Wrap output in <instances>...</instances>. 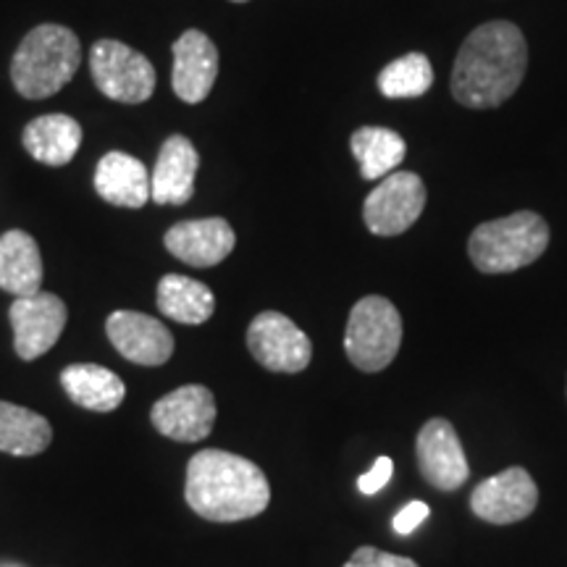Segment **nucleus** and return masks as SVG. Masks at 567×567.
Listing matches in <instances>:
<instances>
[{"instance_id":"f257e3e1","label":"nucleus","mask_w":567,"mask_h":567,"mask_svg":"<svg viewBox=\"0 0 567 567\" xmlns=\"http://www.w3.org/2000/svg\"><path fill=\"white\" fill-rule=\"evenodd\" d=\"M528 48L513 21H488L467 34L452 69V95L467 109H496L520 87Z\"/></svg>"},{"instance_id":"f03ea898","label":"nucleus","mask_w":567,"mask_h":567,"mask_svg":"<svg viewBox=\"0 0 567 567\" xmlns=\"http://www.w3.org/2000/svg\"><path fill=\"white\" fill-rule=\"evenodd\" d=\"M184 499L210 523H237L260 515L271 502L266 473L247 457L200 450L187 465Z\"/></svg>"},{"instance_id":"7ed1b4c3","label":"nucleus","mask_w":567,"mask_h":567,"mask_svg":"<svg viewBox=\"0 0 567 567\" xmlns=\"http://www.w3.org/2000/svg\"><path fill=\"white\" fill-rule=\"evenodd\" d=\"M82 63L80 38L63 24H40L19 42L11 82L27 101H45L74 80Z\"/></svg>"},{"instance_id":"20e7f679","label":"nucleus","mask_w":567,"mask_h":567,"mask_svg":"<svg viewBox=\"0 0 567 567\" xmlns=\"http://www.w3.org/2000/svg\"><path fill=\"white\" fill-rule=\"evenodd\" d=\"M547 245V221L534 210H517L481 224L467 239V252L481 274H513L542 258Z\"/></svg>"},{"instance_id":"39448f33","label":"nucleus","mask_w":567,"mask_h":567,"mask_svg":"<svg viewBox=\"0 0 567 567\" xmlns=\"http://www.w3.org/2000/svg\"><path fill=\"white\" fill-rule=\"evenodd\" d=\"M402 318L386 297L371 295L354 302L344 331V352L365 373L384 371L400 352Z\"/></svg>"},{"instance_id":"423d86ee","label":"nucleus","mask_w":567,"mask_h":567,"mask_svg":"<svg viewBox=\"0 0 567 567\" xmlns=\"http://www.w3.org/2000/svg\"><path fill=\"white\" fill-rule=\"evenodd\" d=\"M90 71L95 87L124 105L151 101L158 82L153 63L118 40H97L90 48Z\"/></svg>"},{"instance_id":"0eeeda50","label":"nucleus","mask_w":567,"mask_h":567,"mask_svg":"<svg viewBox=\"0 0 567 567\" xmlns=\"http://www.w3.org/2000/svg\"><path fill=\"white\" fill-rule=\"evenodd\" d=\"M425 208V184L413 172H392L365 197L363 221L375 237H396L413 226Z\"/></svg>"},{"instance_id":"6e6552de","label":"nucleus","mask_w":567,"mask_h":567,"mask_svg":"<svg viewBox=\"0 0 567 567\" xmlns=\"http://www.w3.org/2000/svg\"><path fill=\"white\" fill-rule=\"evenodd\" d=\"M247 350L274 373H300L310 365L313 344L292 318L276 310L255 316L247 329Z\"/></svg>"},{"instance_id":"1a4fd4ad","label":"nucleus","mask_w":567,"mask_h":567,"mask_svg":"<svg viewBox=\"0 0 567 567\" xmlns=\"http://www.w3.org/2000/svg\"><path fill=\"white\" fill-rule=\"evenodd\" d=\"M9 321L13 326V350L19 358L38 360L61 339L69 310L59 295L38 292L17 297L9 310Z\"/></svg>"},{"instance_id":"9d476101","label":"nucleus","mask_w":567,"mask_h":567,"mask_svg":"<svg viewBox=\"0 0 567 567\" xmlns=\"http://www.w3.org/2000/svg\"><path fill=\"white\" fill-rule=\"evenodd\" d=\"M151 421L158 434L174 442H203L216 423V396L203 384L179 386L155 402Z\"/></svg>"},{"instance_id":"9b49d317","label":"nucleus","mask_w":567,"mask_h":567,"mask_svg":"<svg viewBox=\"0 0 567 567\" xmlns=\"http://www.w3.org/2000/svg\"><path fill=\"white\" fill-rule=\"evenodd\" d=\"M538 505V488L526 467H507L481 481L471 494V509L494 526L526 520Z\"/></svg>"},{"instance_id":"f8f14e48","label":"nucleus","mask_w":567,"mask_h":567,"mask_svg":"<svg viewBox=\"0 0 567 567\" xmlns=\"http://www.w3.org/2000/svg\"><path fill=\"white\" fill-rule=\"evenodd\" d=\"M415 455L423 478L439 492H455L471 478V467H467L455 425L444 417H431L423 425L415 442Z\"/></svg>"},{"instance_id":"ddd939ff","label":"nucleus","mask_w":567,"mask_h":567,"mask_svg":"<svg viewBox=\"0 0 567 567\" xmlns=\"http://www.w3.org/2000/svg\"><path fill=\"white\" fill-rule=\"evenodd\" d=\"M105 334L116 352L137 365H163L174 354V334L158 318L137 310H116L105 321Z\"/></svg>"},{"instance_id":"4468645a","label":"nucleus","mask_w":567,"mask_h":567,"mask_svg":"<svg viewBox=\"0 0 567 567\" xmlns=\"http://www.w3.org/2000/svg\"><path fill=\"white\" fill-rule=\"evenodd\" d=\"M163 245L182 264L210 268L229 258L237 245V234L226 218H195L174 224L163 237Z\"/></svg>"},{"instance_id":"2eb2a0df","label":"nucleus","mask_w":567,"mask_h":567,"mask_svg":"<svg viewBox=\"0 0 567 567\" xmlns=\"http://www.w3.org/2000/svg\"><path fill=\"white\" fill-rule=\"evenodd\" d=\"M172 87L176 97L189 105L203 103L210 95L218 76V48L200 30H187L174 42Z\"/></svg>"},{"instance_id":"dca6fc26","label":"nucleus","mask_w":567,"mask_h":567,"mask_svg":"<svg viewBox=\"0 0 567 567\" xmlns=\"http://www.w3.org/2000/svg\"><path fill=\"white\" fill-rule=\"evenodd\" d=\"M200 153L184 134H172L161 145L151 176V200L158 205H187L195 195Z\"/></svg>"},{"instance_id":"f3484780","label":"nucleus","mask_w":567,"mask_h":567,"mask_svg":"<svg viewBox=\"0 0 567 567\" xmlns=\"http://www.w3.org/2000/svg\"><path fill=\"white\" fill-rule=\"evenodd\" d=\"M95 193L116 208H145L151 200V174L134 155L111 151L97 161Z\"/></svg>"},{"instance_id":"a211bd4d","label":"nucleus","mask_w":567,"mask_h":567,"mask_svg":"<svg viewBox=\"0 0 567 567\" xmlns=\"http://www.w3.org/2000/svg\"><path fill=\"white\" fill-rule=\"evenodd\" d=\"M82 124L66 113H48L32 118L21 134V145L42 166H66L82 147Z\"/></svg>"},{"instance_id":"6ab92c4d","label":"nucleus","mask_w":567,"mask_h":567,"mask_svg":"<svg viewBox=\"0 0 567 567\" xmlns=\"http://www.w3.org/2000/svg\"><path fill=\"white\" fill-rule=\"evenodd\" d=\"M42 287V255L32 234L11 229L0 237V289L13 297L38 295Z\"/></svg>"},{"instance_id":"aec40b11","label":"nucleus","mask_w":567,"mask_h":567,"mask_svg":"<svg viewBox=\"0 0 567 567\" xmlns=\"http://www.w3.org/2000/svg\"><path fill=\"white\" fill-rule=\"evenodd\" d=\"M61 386L74 405L92 413H111L124 402L126 384L109 368L95 363H74L61 371Z\"/></svg>"},{"instance_id":"412c9836","label":"nucleus","mask_w":567,"mask_h":567,"mask_svg":"<svg viewBox=\"0 0 567 567\" xmlns=\"http://www.w3.org/2000/svg\"><path fill=\"white\" fill-rule=\"evenodd\" d=\"M158 310L166 318L184 326H200L216 310V297L203 281L182 274H166L158 281Z\"/></svg>"},{"instance_id":"4be33fe9","label":"nucleus","mask_w":567,"mask_h":567,"mask_svg":"<svg viewBox=\"0 0 567 567\" xmlns=\"http://www.w3.org/2000/svg\"><path fill=\"white\" fill-rule=\"evenodd\" d=\"M53 442L48 417L0 400V452L13 457H34Z\"/></svg>"},{"instance_id":"5701e85b","label":"nucleus","mask_w":567,"mask_h":567,"mask_svg":"<svg viewBox=\"0 0 567 567\" xmlns=\"http://www.w3.org/2000/svg\"><path fill=\"white\" fill-rule=\"evenodd\" d=\"M350 147L360 163V174L368 182H379L392 174L408 153L405 140L386 126H363L352 134Z\"/></svg>"},{"instance_id":"b1692460","label":"nucleus","mask_w":567,"mask_h":567,"mask_svg":"<svg viewBox=\"0 0 567 567\" xmlns=\"http://www.w3.org/2000/svg\"><path fill=\"white\" fill-rule=\"evenodd\" d=\"M434 84V66L423 53H408L389 63L379 74V90L389 101L421 97Z\"/></svg>"},{"instance_id":"393cba45","label":"nucleus","mask_w":567,"mask_h":567,"mask_svg":"<svg viewBox=\"0 0 567 567\" xmlns=\"http://www.w3.org/2000/svg\"><path fill=\"white\" fill-rule=\"evenodd\" d=\"M344 567H417L410 557L389 555L375 547H360L354 555L347 559Z\"/></svg>"},{"instance_id":"a878e982","label":"nucleus","mask_w":567,"mask_h":567,"mask_svg":"<svg viewBox=\"0 0 567 567\" xmlns=\"http://www.w3.org/2000/svg\"><path fill=\"white\" fill-rule=\"evenodd\" d=\"M392 473H394V463L389 457H379L373 463V467L368 473H363V476L358 478V488L363 494H379L381 488H384L389 481H392Z\"/></svg>"},{"instance_id":"bb28decb","label":"nucleus","mask_w":567,"mask_h":567,"mask_svg":"<svg viewBox=\"0 0 567 567\" xmlns=\"http://www.w3.org/2000/svg\"><path fill=\"white\" fill-rule=\"evenodd\" d=\"M429 513H431V509H429V505H425V502H410V505H405L400 509V513H396L394 530L400 536L413 534V530L421 526L425 517H429Z\"/></svg>"},{"instance_id":"cd10ccee","label":"nucleus","mask_w":567,"mask_h":567,"mask_svg":"<svg viewBox=\"0 0 567 567\" xmlns=\"http://www.w3.org/2000/svg\"><path fill=\"white\" fill-rule=\"evenodd\" d=\"M231 3H247V0H231Z\"/></svg>"}]
</instances>
